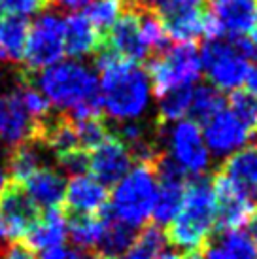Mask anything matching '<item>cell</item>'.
Returning <instances> with one entry per match:
<instances>
[{
	"mask_svg": "<svg viewBox=\"0 0 257 259\" xmlns=\"http://www.w3.org/2000/svg\"><path fill=\"white\" fill-rule=\"evenodd\" d=\"M64 202L68 212H74L76 216H95L106 206L108 189L93 176H72L64 189Z\"/></svg>",
	"mask_w": 257,
	"mask_h": 259,
	"instance_id": "e0dca14e",
	"label": "cell"
},
{
	"mask_svg": "<svg viewBox=\"0 0 257 259\" xmlns=\"http://www.w3.org/2000/svg\"><path fill=\"white\" fill-rule=\"evenodd\" d=\"M251 50H253V57H257V25H255V29L251 30Z\"/></svg>",
	"mask_w": 257,
	"mask_h": 259,
	"instance_id": "ee69618b",
	"label": "cell"
},
{
	"mask_svg": "<svg viewBox=\"0 0 257 259\" xmlns=\"http://www.w3.org/2000/svg\"><path fill=\"white\" fill-rule=\"evenodd\" d=\"M59 165L63 166L66 172H70L72 176H79L85 174L87 170V151L76 150L72 153H66L63 157H57Z\"/></svg>",
	"mask_w": 257,
	"mask_h": 259,
	"instance_id": "74e56055",
	"label": "cell"
},
{
	"mask_svg": "<svg viewBox=\"0 0 257 259\" xmlns=\"http://www.w3.org/2000/svg\"><path fill=\"white\" fill-rule=\"evenodd\" d=\"M155 259H184V257H182V255H178L176 252H172V250H168V252H166V250H163V252L159 253Z\"/></svg>",
	"mask_w": 257,
	"mask_h": 259,
	"instance_id": "7bdbcfd3",
	"label": "cell"
},
{
	"mask_svg": "<svg viewBox=\"0 0 257 259\" xmlns=\"http://www.w3.org/2000/svg\"><path fill=\"white\" fill-rule=\"evenodd\" d=\"M133 168L131 151L114 135L87 153V170L102 186L117 184Z\"/></svg>",
	"mask_w": 257,
	"mask_h": 259,
	"instance_id": "8fae6325",
	"label": "cell"
},
{
	"mask_svg": "<svg viewBox=\"0 0 257 259\" xmlns=\"http://www.w3.org/2000/svg\"><path fill=\"white\" fill-rule=\"evenodd\" d=\"M208 15L220 38L238 40L255 29L257 0H210Z\"/></svg>",
	"mask_w": 257,
	"mask_h": 259,
	"instance_id": "7c38bea8",
	"label": "cell"
},
{
	"mask_svg": "<svg viewBox=\"0 0 257 259\" xmlns=\"http://www.w3.org/2000/svg\"><path fill=\"white\" fill-rule=\"evenodd\" d=\"M157 195V176L153 166L138 165L115 184L110 195V216L128 227H140L151 218Z\"/></svg>",
	"mask_w": 257,
	"mask_h": 259,
	"instance_id": "277c9868",
	"label": "cell"
},
{
	"mask_svg": "<svg viewBox=\"0 0 257 259\" xmlns=\"http://www.w3.org/2000/svg\"><path fill=\"white\" fill-rule=\"evenodd\" d=\"M0 259H36L34 253L27 250L21 242H14V244H10L8 248L2 250L0 253Z\"/></svg>",
	"mask_w": 257,
	"mask_h": 259,
	"instance_id": "f35d334b",
	"label": "cell"
},
{
	"mask_svg": "<svg viewBox=\"0 0 257 259\" xmlns=\"http://www.w3.org/2000/svg\"><path fill=\"white\" fill-rule=\"evenodd\" d=\"M29 29V21L23 17H14V15L0 17V61L4 63L23 61Z\"/></svg>",
	"mask_w": 257,
	"mask_h": 259,
	"instance_id": "cb8c5ba5",
	"label": "cell"
},
{
	"mask_svg": "<svg viewBox=\"0 0 257 259\" xmlns=\"http://www.w3.org/2000/svg\"><path fill=\"white\" fill-rule=\"evenodd\" d=\"M166 151L180 172L200 178L210 166L208 151L199 123L193 119H182L170 125L166 131Z\"/></svg>",
	"mask_w": 257,
	"mask_h": 259,
	"instance_id": "52a82bcc",
	"label": "cell"
},
{
	"mask_svg": "<svg viewBox=\"0 0 257 259\" xmlns=\"http://www.w3.org/2000/svg\"><path fill=\"white\" fill-rule=\"evenodd\" d=\"M102 222H104V227H102V237L99 242L100 255H104L108 259L123 257L135 242L136 229L114 220L110 214L102 218Z\"/></svg>",
	"mask_w": 257,
	"mask_h": 259,
	"instance_id": "484cf974",
	"label": "cell"
},
{
	"mask_svg": "<svg viewBox=\"0 0 257 259\" xmlns=\"http://www.w3.org/2000/svg\"><path fill=\"white\" fill-rule=\"evenodd\" d=\"M212 186L218 199V220H216L218 229H242L255 214V206L248 199H244L242 195L236 193L220 174L216 176Z\"/></svg>",
	"mask_w": 257,
	"mask_h": 259,
	"instance_id": "ac0fdd59",
	"label": "cell"
},
{
	"mask_svg": "<svg viewBox=\"0 0 257 259\" xmlns=\"http://www.w3.org/2000/svg\"><path fill=\"white\" fill-rule=\"evenodd\" d=\"M202 259H257V240L246 229L220 231L208 238Z\"/></svg>",
	"mask_w": 257,
	"mask_h": 259,
	"instance_id": "7402d4cb",
	"label": "cell"
},
{
	"mask_svg": "<svg viewBox=\"0 0 257 259\" xmlns=\"http://www.w3.org/2000/svg\"><path fill=\"white\" fill-rule=\"evenodd\" d=\"M68 237V216L64 208L46 210L34 222L25 237L21 238V244L30 252H50L55 248L64 246V240Z\"/></svg>",
	"mask_w": 257,
	"mask_h": 259,
	"instance_id": "9a60e30c",
	"label": "cell"
},
{
	"mask_svg": "<svg viewBox=\"0 0 257 259\" xmlns=\"http://www.w3.org/2000/svg\"><path fill=\"white\" fill-rule=\"evenodd\" d=\"M251 137L253 135L244 127V123L238 121L227 108L210 117L202 131L204 144L214 157H231L238 150L246 148Z\"/></svg>",
	"mask_w": 257,
	"mask_h": 259,
	"instance_id": "30bf717a",
	"label": "cell"
},
{
	"mask_svg": "<svg viewBox=\"0 0 257 259\" xmlns=\"http://www.w3.org/2000/svg\"><path fill=\"white\" fill-rule=\"evenodd\" d=\"M244 83L248 87V93L257 97V65L250 68V72L246 76V81H244Z\"/></svg>",
	"mask_w": 257,
	"mask_h": 259,
	"instance_id": "60d3db41",
	"label": "cell"
},
{
	"mask_svg": "<svg viewBox=\"0 0 257 259\" xmlns=\"http://www.w3.org/2000/svg\"><path fill=\"white\" fill-rule=\"evenodd\" d=\"M0 240H6V229H4V223L0 220Z\"/></svg>",
	"mask_w": 257,
	"mask_h": 259,
	"instance_id": "f6af8a7d",
	"label": "cell"
},
{
	"mask_svg": "<svg viewBox=\"0 0 257 259\" xmlns=\"http://www.w3.org/2000/svg\"><path fill=\"white\" fill-rule=\"evenodd\" d=\"M200 65L218 91H238L250 72L253 57L250 40H208L200 50Z\"/></svg>",
	"mask_w": 257,
	"mask_h": 259,
	"instance_id": "5b68a950",
	"label": "cell"
},
{
	"mask_svg": "<svg viewBox=\"0 0 257 259\" xmlns=\"http://www.w3.org/2000/svg\"><path fill=\"white\" fill-rule=\"evenodd\" d=\"M23 76L25 81L34 79L38 91L50 104L66 110L72 121H83L100 114V95L97 74L81 61H61L44 68L34 78Z\"/></svg>",
	"mask_w": 257,
	"mask_h": 259,
	"instance_id": "7a4b0ae2",
	"label": "cell"
},
{
	"mask_svg": "<svg viewBox=\"0 0 257 259\" xmlns=\"http://www.w3.org/2000/svg\"><path fill=\"white\" fill-rule=\"evenodd\" d=\"M74 127H76L79 148L83 151L95 150L97 146L102 144L110 137L108 127L104 125V121L100 117H91V119H83V121H74Z\"/></svg>",
	"mask_w": 257,
	"mask_h": 259,
	"instance_id": "e575fe53",
	"label": "cell"
},
{
	"mask_svg": "<svg viewBox=\"0 0 257 259\" xmlns=\"http://www.w3.org/2000/svg\"><path fill=\"white\" fill-rule=\"evenodd\" d=\"M125 12V0H89L85 6L87 21L104 36V32L114 27V23Z\"/></svg>",
	"mask_w": 257,
	"mask_h": 259,
	"instance_id": "f1b7e54d",
	"label": "cell"
},
{
	"mask_svg": "<svg viewBox=\"0 0 257 259\" xmlns=\"http://www.w3.org/2000/svg\"><path fill=\"white\" fill-rule=\"evenodd\" d=\"M36 123L19 102L17 93L0 95V142L15 146L34 140Z\"/></svg>",
	"mask_w": 257,
	"mask_h": 259,
	"instance_id": "d6986e66",
	"label": "cell"
},
{
	"mask_svg": "<svg viewBox=\"0 0 257 259\" xmlns=\"http://www.w3.org/2000/svg\"><path fill=\"white\" fill-rule=\"evenodd\" d=\"M91 259H108V257H104V255H95V257H91Z\"/></svg>",
	"mask_w": 257,
	"mask_h": 259,
	"instance_id": "7dc6e473",
	"label": "cell"
},
{
	"mask_svg": "<svg viewBox=\"0 0 257 259\" xmlns=\"http://www.w3.org/2000/svg\"><path fill=\"white\" fill-rule=\"evenodd\" d=\"M155 176H157V195H155V204H153V212L151 216L155 220V225H164L176 218L182 201H184V193H186V176L180 172L176 165L168 161L166 155L161 153V157L155 161L153 165Z\"/></svg>",
	"mask_w": 257,
	"mask_h": 259,
	"instance_id": "9c48e42d",
	"label": "cell"
},
{
	"mask_svg": "<svg viewBox=\"0 0 257 259\" xmlns=\"http://www.w3.org/2000/svg\"><path fill=\"white\" fill-rule=\"evenodd\" d=\"M64 57L63 19L55 14H44L29 29L25 44V70L23 74H36L61 63Z\"/></svg>",
	"mask_w": 257,
	"mask_h": 259,
	"instance_id": "ba28073f",
	"label": "cell"
},
{
	"mask_svg": "<svg viewBox=\"0 0 257 259\" xmlns=\"http://www.w3.org/2000/svg\"><path fill=\"white\" fill-rule=\"evenodd\" d=\"M40 259H85V257H83V253L79 252V250L61 246V248H55V250H50V252L42 253Z\"/></svg>",
	"mask_w": 257,
	"mask_h": 259,
	"instance_id": "ab89813d",
	"label": "cell"
},
{
	"mask_svg": "<svg viewBox=\"0 0 257 259\" xmlns=\"http://www.w3.org/2000/svg\"><path fill=\"white\" fill-rule=\"evenodd\" d=\"M166 36L178 44H193L210 32V17L200 10H186L166 15L163 19Z\"/></svg>",
	"mask_w": 257,
	"mask_h": 259,
	"instance_id": "603a6c76",
	"label": "cell"
},
{
	"mask_svg": "<svg viewBox=\"0 0 257 259\" xmlns=\"http://www.w3.org/2000/svg\"><path fill=\"white\" fill-rule=\"evenodd\" d=\"M206 0H125L128 6L148 8L153 12H163L164 15L176 14V12H186V10H200V6Z\"/></svg>",
	"mask_w": 257,
	"mask_h": 259,
	"instance_id": "d590c367",
	"label": "cell"
},
{
	"mask_svg": "<svg viewBox=\"0 0 257 259\" xmlns=\"http://www.w3.org/2000/svg\"><path fill=\"white\" fill-rule=\"evenodd\" d=\"M166 235L159 225H148L146 229L135 238L133 246L121 259H155L164 250Z\"/></svg>",
	"mask_w": 257,
	"mask_h": 259,
	"instance_id": "f546056e",
	"label": "cell"
},
{
	"mask_svg": "<svg viewBox=\"0 0 257 259\" xmlns=\"http://www.w3.org/2000/svg\"><path fill=\"white\" fill-rule=\"evenodd\" d=\"M106 42L110 44V51H114L117 57L135 65L150 55V50L142 38L140 21L135 8H128L127 12H123L121 17L110 29Z\"/></svg>",
	"mask_w": 257,
	"mask_h": 259,
	"instance_id": "5bb4252c",
	"label": "cell"
},
{
	"mask_svg": "<svg viewBox=\"0 0 257 259\" xmlns=\"http://www.w3.org/2000/svg\"><path fill=\"white\" fill-rule=\"evenodd\" d=\"M23 189L32 204L40 212L53 208H63L64 202V176L51 166H44L23 184Z\"/></svg>",
	"mask_w": 257,
	"mask_h": 259,
	"instance_id": "44dd1931",
	"label": "cell"
},
{
	"mask_svg": "<svg viewBox=\"0 0 257 259\" xmlns=\"http://www.w3.org/2000/svg\"><path fill=\"white\" fill-rule=\"evenodd\" d=\"M148 72L151 91H155L157 97L176 89H187L200 78V55L193 44H174L151 61Z\"/></svg>",
	"mask_w": 257,
	"mask_h": 259,
	"instance_id": "8992f818",
	"label": "cell"
},
{
	"mask_svg": "<svg viewBox=\"0 0 257 259\" xmlns=\"http://www.w3.org/2000/svg\"><path fill=\"white\" fill-rule=\"evenodd\" d=\"M63 40L64 53L70 57H87L91 53H99L104 48L106 38L87 21L85 15L68 14L63 19Z\"/></svg>",
	"mask_w": 257,
	"mask_h": 259,
	"instance_id": "ffe728a7",
	"label": "cell"
},
{
	"mask_svg": "<svg viewBox=\"0 0 257 259\" xmlns=\"http://www.w3.org/2000/svg\"><path fill=\"white\" fill-rule=\"evenodd\" d=\"M220 176L225 178L229 186L238 195L257 206V148L246 146L227 157Z\"/></svg>",
	"mask_w": 257,
	"mask_h": 259,
	"instance_id": "2e32d148",
	"label": "cell"
},
{
	"mask_svg": "<svg viewBox=\"0 0 257 259\" xmlns=\"http://www.w3.org/2000/svg\"><path fill=\"white\" fill-rule=\"evenodd\" d=\"M51 4V0H0V17L14 15V17H29L38 12H44Z\"/></svg>",
	"mask_w": 257,
	"mask_h": 259,
	"instance_id": "8d00e7d4",
	"label": "cell"
},
{
	"mask_svg": "<svg viewBox=\"0 0 257 259\" xmlns=\"http://www.w3.org/2000/svg\"><path fill=\"white\" fill-rule=\"evenodd\" d=\"M38 148H40V144L30 140V142L15 146L14 150L10 151L6 163L8 180L23 186L32 174L38 172L40 168H44L42 153H40Z\"/></svg>",
	"mask_w": 257,
	"mask_h": 259,
	"instance_id": "d4e9b609",
	"label": "cell"
},
{
	"mask_svg": "<svg viewBox=\"0 0 257 259\" xmlns=\"http://www.w3.org/2000/svg\"><path fill=\"white\" fill-rule=\"evenodd\" d=\"M15 93L19 97V102H21V106L25 108V112L29 114V117L34 123L44 121L46 117L51 115V104L32 83H27V81H25L21 89L15 91Z\"/></svg>",
	"mask_w": 257,
	"mask_h": 259,
	"instance_id": "836d02e7",
	"label": "cell"
},
{
	"mask_svg": "<svg viewBox=\"0 0 257 259\" xmlns=\"http://www.w3.org/2000/svg\"><path fill=\"white\" fill-rule=\"evenodd\" d=\"M40 214L42 212L27 197L23 186L8 182L0 193V220L6 227V237L10 240H21Z\"/></svg>",
	"mask_w": 257,
	"mask_h": 259,
	"instance_id": "4fadbf2b",
	"label": "cell"
},
{
	"mask_svg": "<svg viewBox=\"0 0 257 259\" xmlns=\"http://www.w3.org/2000/svg\"><path fill=\"white\" fill-rule=\"evenodd\" d=\"M191 91L193 87H187V89H176V91H170V93L159 97V121L161 123L182 121L189 114Z\"/></svg>",
	"mask_w": 257,
	"mask_h": 259,
	"instance_id": "1f68e13d",
	"label": "cell"
},
{
	"mask_svg": "<svg viewBox=\"0 0 257 259\" xmlns=\"http://www.w3.org/2000/svg\"><path fill=\"white\" fill-rule=\"evenodd\" d=\"M229 112L244 123L251 135L257 133V97L248 91H235L229 99Z\"/></svg>",
	"mask_w": 257,
	"mask_h": 259,
	"instance_id": "d6a6232c",
	"label": "cell"
},
{
	"mask_svg": "<svg viewBox=\"0 0 257 259\" xmlns=\"http://www.w3.org/2000/svg\"><path fill=\"white\" fill-rule=\"evenodd\" d=\"M222 110H225V99L222 91H218L212 85L193 87L191 106H189V114L193 115V119L206 123L210 117L220 114Z\"/></svg>",
	"mask_w": 257,
	"mask_h": 259,
	"instance_id": "4316f807",
	"label": "cell"
},
{
	"mask_svg": "<svg viewBox=\"0 0 257 259\" xmlns=\"http://www.w3.org/2000/svg\"><path fill=\"white\" fill-rule=\"evenodd\" d=\"M104 222L97 216H74L68 220V237L81 250L99 248Z\"/></svg>",
	"mask_w": 257,
	"mask_h": 259,
	"instance_id": "83f0119b",
	"label": "cell"
},
{
	"mask_svg": "<svg viewBox=\"0 0 257 259\" xmlns=\"http://www.w3.org/2000/svg\"><path fill=\"white\" fill-rule=\"evenodd\" d=\"M135 8L138 14V21H140V30H142V38L148 50L150 51H163L166 50V30H164V23L161 19V15L153 10L148 8H138V6H128Z\"/></svg>",
	"mask_w": 257,
	"mask_h": 259,
	"instance_id": "4dcf8cb0",
	"label": "cell"
},
{
	"mask_svg": "<svg viewBox=\"0 0 257 259\" xmlns=\"http://www.w3.org/2000/svg\"><path fill=\"white\" fill-rule=\"evenodd\" d=\"M187 259H202V255H199V253H189Z\"/></svg>",
	"mask_w": 257,
	"mask_h": 259,
	"instance_id": "bcb514c9",
	"label": "cell"
},
{
	"mask_svg": "<svg viewBox=\"0 0 257 259\" xmlns=\"http://www.w3.org/2000/svg\"><path fill=\"white\" fill-rule=\"evenodd\" d=\"M97 68L100 108L115 121H138L151 102L148 72L104 48L97 53Z\"/></svg>",
	"mask_w": 257,
	"mask_h": 259,
	"instance_id": "6da1fadb",
	"label": "cell"
},
{
	"mask_svg": "<svg viewBox=\"0 0 257 259\" xmlns=\"http://www.w3.org/2000/svg\"><path fill=\"white\" fill-rule=\"evenodd\" d=\"M218 199L212 182L195 178L186 186L184 201L176 218L170 222L166 238L187 253H197L204 248L216 229Z\"/></svg>",
	"mask_w": 257,
	"mask_h": 259,
	"instance_id": "3957f363",
	"label": "cell"
},
{
	"mask_svg": "<svg viewBox=\"0 0 257 259\" xmlns=\"http://www.w3.org/2000/svg\"><path fill=\"white\" fill-rule=\"evenodd\" d=\"M8 174H6V166L0 163V193H2V189L8 186Z\"/></svg>",
	"mask_w": 257,
	"mask_h": 259,
	"instance_id": "b9f144b4",
	"label": "cell"
}]
</instances>
